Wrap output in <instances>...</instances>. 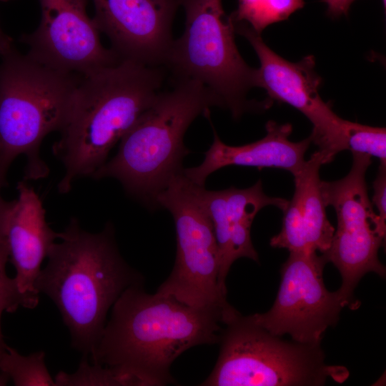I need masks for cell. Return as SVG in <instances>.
<instances>
[{"mask_svg":"<svg viewBox=\"0 0 386 386\" xmlns=\"http://www.w3.org/2000/svg\"><path fill=\"white\" fill-rule=\"evenodd\" d=\"M194 185L182 172L155 197L156 207L172 214L177 236L173 269L157 292L196 308L226 310L232 306L219 283V254L213 226Z\"/></svg>","mask_w":386,"mask_h":386,"instance_id":"8","label":"cell"},{"mask_svg":"<svg viewBox=\"0 0 386 386\" xmlns=\"http://www.w3.org/2000/svg\"><path fill=\"white\" fill-rule=\"evenodd\" d=\"M233 307L196 308L176 298L127 288L112 307L109 320L91 352L94 364L114 369L127 386L175 382L170 368L184 352L219 342Z\"/></svg>","mask_w":386,"mask_h":386,"instance_id":"1","label":"cell"},{"mask_svg":"<svg viewBox=\"0 0 386 386\" xmlns=\"http://www.w3.org/2000/svg\"><path fill=\"white\" fill-rule=\"evenodd\" d=\"M265 129L263 138L241 146L226 144L214 129V140L203 162L197 167L184 168L183 174L199 186H204L211 174L227 166L277 168L293 175L305 162V155L312 142L310 137L300 142L290 140L292 126L289 123L270 120Z\"/></svg>","mask_w":386,"mask_h":386,"instance_id":"15","label":"cell"},{"mask_svg":"<svg viewBox=\"0 0 386 386\" xmlns=\"http://www.w3.org/2000/svg\"><path fill=\"white\" fill-rule=\"evenodd\" d=\"M323 165L318 151L293 174L295 192L285 209L280 232L269 242L271 247L290 252H326L335 227L330 222L321 188L320 169Z\"/></svg>","mask_w":386,"mask_h":386,"instance_id":"14","label":"cell"},{"mask_svg":"<svg viewBox=\"0 0 386 386\" xmlns=\"http://www.w3.org/2000/svg\"><path fill=\"white\" fill-rule=\"evenodd\" d=\"M352 154V167L346 176L333 182L321 180L325 204L333 207L337 217L330 247L322 254L341 275L342 284L337 291L345 307L355 310L360 303L354 292L362 277L369 272L385 277V267L378 252L386 233L380 228L367 192L365 178L372 157Z\"/></svg>","mask_w":386,"mask_h":386,"instance_id":"9","label":"cell"},{"mask_svg":"<svg viewBox=\"0 0 386 386\" xmlns=\"http://www.w3.org/2000/svg\"><path fill=\"white\" fill-rule=\"evenodd\" d=\"M164 72L159 66L119 59L81 77L52 151L64 164L59 192L92 177L160 92Z\"/></svg>","mask_w":386,"mask_h":386,"instance_id":"2","label":"cell"},{"mask_svg":"<svg viewBox=\"0 0 386 386\" xmlns=\"http://www.w3.org/2000/svg\"><path fill=\"white\" fill-rule=\"evenodd\" d=\"M220 350L203 386H322L342 383L348 370L325 362L321 344L286 340L234 309L220 332Z\"/></svg>","mask_w":386,"mask_h":386,"instance_id":"6","label":"cell"},{"mask_svg":"<svg viewBox=\"0 0 386 386\" xmlns=\"http://www.w3.org/2000/svg\"><path fill=\"white\" fill-rule=\"evenodd\" d=\"M185 11V29L173 40L163 65L174 81L193 80L212 91L219 107L234 119L269 107L247 99L255 86L256 69L241 56L234 40V21L224 11L222 0H179Z\"/></svg>","mask_w":386,"mask_h":386,"instance_id":"7","label":"cell"},{"mask_svg":"<svg viewBox=\"0 0 386 386\" xmlns=\"http://www.w3.org/2000/svg\"><path fill=\"white\" fill-rule=\"evenodd\" d=\"M343 150L375 157L386 162V129L346 121Z\"/></svg>","mask_w":386,"mask_h":386,"instance_id":"19","label":"cell"},{"mask_svg":"<svg viewBox=\"0 0 386 386\" xmlns=\"http://www.w3.org/2000/svg\"><path fill=\"white\" fill-rule=\"evenodd\" d=\"M9 380V377L0 370V386L6 385Z\"/></svg>","mask_w":386,"mask_h":386,"instance_id":"26","label":"cell"},{"mask_svg":"<svg viewBox=\"0 0 386 386\" xmlns=\"http://www.w3.org/2000/svg\"><path fill=\"white\" fill-rule=\"evenodd\" d=\"M212 107H219L218 100L203 84L175 81L173 89L159 93L122 137L115 156L92 177L114 178L130 195L157 208V194L183 172V159L189 154L185 132L198 116L209 115Z\"/></svg>","mask_w":386,"mask_h":386,"instance_id":"4","label":"cell"},{"mask_svg":"<svg viewBox=\"0 0 386 386\" xmlns=\"http://www.w3.org/2000/svg\"><path fill=\"white\" fill-rule=\"evenodd\" d=\"M1 191V188H0ZM14 202H7L4 200L0 193V243L6 242V223L8 220V217L9 215V213L11 212V209L12 208V206L14 204Z\"/></svg>","mask_w":386,"mask_h":386,"instance_id":"24","label":"cell"},{"mask_svg":"<svg viewBox=\"0 0 386 386\" xmlns=\"http://www.w3.org/2000/svg\"><path fill=\"white\" fill-rule=\"evenodd\" d=\"M58 238L61 242L49 250L35 287L55 303L73 347L86 356L103 332L109 310L127 288L142 284L143 279L121 256L112 225L90 233L73 218Z\"/></svg>","mask_w":386,"mask_h":386,"instance_id":"3","label":"cell"},{"mask_svg":"<svg viewBox=\"0 0 386 386\" xmlns=\"http://www.w3.org/2000/svg\"><path fill=\"white\" fill-rule=\"evenodd\" d=\"M44 357L43 351L24 356L6 345L0 356V370L16 386H56L46 368Z\"/></svg>","mask_w":386,"mask_h":386,"instance_id":"17","label":"cell"},{"mask_svg":"<svg viewBox=\"0 0 386 386\" xmlns=\"http://www.w3.org/2000/svg\"><path fill=\"white\" fill-rule=\"evenodd\" d=\"M372 188V203L377 208L380 228L386 233V162H380Z\"/></svg>","mask_w":386,"mask_h":386,"instance_id":"22","label":"cell"},{"mask_svg":"<svg viewBox=\"0 0 386 386\" xmlns=\"http://www.w3.org/2000/svg\"><path fill=\"white\" fill-rule=\"evenodd\" d=\"M58 386H126L122 377L112 368L94 364L82 359L76 372L68 374L59 372L55 379Z\"/></svg>","mask_w":386,"mask_h":386,"instance_id":"21","label":"cell"},{"mask_svg":"<svg viewBox=\"0 0 386 386\" xmlns=\"http://www.w3.org/2000/svg\"><path fill=\"white\" fill-rule=\"evenodd\" d=\"M304 6V0H238V7L231 16L234 21L246 23L261 34L267 26L287 19Z\"/></svg>","mask_w":386,"mask_h":386,"instance_id":"18","label":"cell"},{"mask_svg":"<svg viewBox=\"0 0 386 386\" xmlns=\"http://www.w3.org/2000/svg\"><path fill=\"white\" fill-rule=\"evenodd\" d=\"M327 263L317 252H290L281 267V282L272 307L251 315L271 333L305 344H321L328 327L337 325L345 307L338 291H329L323 270Z\"/></svg>","mask_w":386,"mask_h":386,"instance_id":"10","label":"cell"},{"mask_svg":"<svg viewBox=\"0 0 386 386\" xmlns=\"http://www.w3.org/2000/svg\"><path fill=\"white\" fill-rule=\"evenodd\" d=\"M0 1H10V0H0Z\"/></svg>","mask_w":386,"mask_h":386,"instance_id":"28","label":"cell"},{"mask_svg":"<svg viewBox=\"0 0 386 386\" xmlns=\"http://www.w3.org/2000/svg\"><path fill=\"white\" fill-rule=\"evenodd\" d=\"M327 6V13L333 17L347 15L355 0H324Z\"/></svg>","mask_w":386,"mask_h":386,"instance_id":"23","label":"cell"},{"mask_svg":"<svg viewBox=\"0 0 386 386\" xmlns=\"http://www.w3.org/2000/svg\"><path fill=\"white\" fill-rule=\"evenodd\" d=\"M16 189L18 198L8 217L6 240L19 288L39 302L35 282L59 233L49 227L42 202L26 181L19 182Z\"/></svg>","mask_w":386,"mask_h":386,"instance_id":"16","label":"cell"},{"mask_svg":"<svg viewBox=\"0 0 386 386\" xmlns=\"http://www.w3.org/2000/svg\"><path fill=\"white\" fill-rule=\"evenodd\" d=\"M9 259L6 241L0 243V356L5 350L1 328V315L4 312H14L20 306L29 309L34 308L37 301L21 292L14 278H10L6 272V264Z\"/></svg>","mask_w":386,"mask_h":386,"instance_id":"20","label":"cell"},{"mask_svg":"<svg viewBox=\"0 0 386 386\" xmlns=\"http://www.w3.org/2000/svg\"><path fill=\"white\" fill-rule=\"evenodd\" d=\"M41 21L21 36L28 54L58 70L84 76L121 59L105 48L86 12L87 0H39Z\"/></svg>","mask_w":386,"mask_h":386,"instance_id":"12","label":"cell"},{"mask_svg":"<svg viewBox=\"0 0 386 386\" xmlns=\"http://www.w3.org/2000/svg\"><path fill=\"white\" fill-rule=\"evenodd\" d=\"M0 64V188L14 159L26 157L24 180L49 169L39 156L44 138L59 131L81 76L58 70L14 49Z\"/></svg>","mask_w":386,"mask_h":386,"instance_id":"5","label":"cell"},{"mask_svg":"<svg viewBox=\"0 0 386 386\" xmlns=\"http://www.w3.org/2000/svg\"><path fill=\"white\" fill-rule=\"evenodd\" d=\"M13 41L0 27V55L2 56L14 49Z\"/></svg>","mask_w":386,"mask_h":386,"instance_id":"25","label":"cell"},{"mask_svg":"<svg viewBox=\"0 0 386 386\" xmlns=\"http://www.w3.org/2000/svg\"><path fill=\"white\" fill-rule=\"evenodd\" d=\"M235 32L245 37L260 63L254 86L266 90L270 100L287 104L300 112L312 124L310 138L318 147L323 164L330 163L343 151L346 121L337 115L319 94L321 77L315 71L314 56L297 62L284 59L263 41L261 34L246 23L235 21Z\"/></svg>","mask_w":386,"mask_h":386,"instance_id":"11","label":"cell"},{"mask_svg":"<svg viewBox=\"0 0 386 386\" xmlns=\"http://www.w3.org/2000/svg\"><path fill=\"white\" fill-rule=\"evenodd\" d=\"M382 4H383V6H384V9H385L386 0H382Z\"/></svg>","mask_w":386,"mask_h":386,"instance_id":"27","label":"cell"},{"mask_svg":"<svg viewBox=\"0 0 386 386\" xmlns=\"http://www.w3.org/2000/svg\"><path fill=\"white\" fill-rule=\"evenodd\" d=\"M92 1V19L120 59L163 65L174 40L172 24L179 0Z\"/></svg>","mask_w":386,"mask_h":386,"instance_id":"13","label":"cell"}]
</instances>
